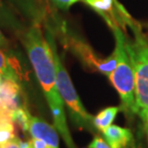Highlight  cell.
<instances>
[{"label": "cell", "mask_w": 148, "mask_h": 148, "mask_svg": "<svg viewBox=\"0 0 148 148\" xmlns=\"http://www.w3.org/2000/svg\"><path fill=\"white\" fill-rule=\"evenodd\" d=\"M144 122V126H145V130H146V133H147V136H148V115L146 116L145 119L143 120Z\"/></svg>", "instance_id": "d6986e66"}, {"label": "cell", "mask_w": 148, "mask_h": 148, "mask_svg": "<svg viewBox=\"0 0 148 148\" xmlns=\"http://www.w3.org/2000/svg\"><path fill=\"white\" fill-rule=\"evenodd\" d=\"M16 137L12 119H0V146L13 141Z\"/></svg>", "instance_id": "7c38bea8"}, {"label": "cell", "mask_w": 148, "mask_h": 148, "mask_svg": "<svg viewBox=\"0 0 148 148\" xmlns=\"http://www.w3.org/2000/svg\"><path fill=\"white\" fill-rule=\"evenodd\" d=\"M32 115L28 112L27 108L25 106L17 108L12 112L11 119L13 123L16 124V126L19 130H21L23 133H28L29 128H30V122H31Z\"/></svg>", "instance_id": "8fae6325"}, {"label": "cell", "mask_w": 148, "mask_h": 148, "mask_svg": "<svg viewBox=\"0 0 148 148\" xmlns=\"http://www.w3.org/2000/svg\"><path fill=\"white\" fill-rule=\"evenodd\" d=\"M111 28L115 38L114 52L116 53L117 62L114 69L109 76V79L119 94L122 109L127 114H138L135 74L126 49L127 40L117 24L112 25Z\"/></svg>", "instance_id": "7a4b0ae2"}, {"label": "cell", "mask_w": 148, "mask_h": 148, "mask_svg": "<svg viewBox=\"0 0 148 148\" xmlns=\"http://www.w3.org/2000/svg\"><path fill=\"white\" fill-rule=\"evenodd\" d=\"M29 133L33 138L43 140L50 146L59 147L58 131L40 117H31Z\"/></svg>", "instance_id": "52a82bcc"}, {"label": "cell", "mask_w": 148, "mask_h": 148, "mask_svg": "<svg viewBox=\"0 0 148 148\" xmlns=\"http://www.w3.org/2000/svg\"><path fill=\"white\" fill-rule=\"evenodd\" d=\"M104 140L112 148H136L130 129L112 125L103 133Z\"/></svg>", "instance_id": "ba28073f"}, {"label": "cell", "mask_w": 148, "mask_h": 148, "mask_svg": "<svg viewBox=\"0 0 148 148\" xmlns=\"http://www.w3.org/2000/svg\"><path fill=\"white\" fill-rule=\"evenodd\" d=\"M56 6H58L59 8L63 9V10H66L70 6H72L75 3L82 1V0H51Z\"/></svg>", "instance_id": "5bb4252c"}, {"label": "cell", "mask_w": 148, "mask_h": 148, "mask_svg": "<svg viewBox=\"0 0 148 148\" xmlns=\"http://www.w3.org/2000/svg\"><path fill=\"white\" fill-rule=\"evenodd\" d=\"M3 79H4V78H3V76L1 75V74H0V84H1V83H2Z\"/></svg>", "instance_id": "44dd1931"}, {"label": "cell", "mask_w": 148, "mask_h": 148, "mask_svg": "<svg viewBox=\"0 0 148 148\" xmlns=\"http://www.w3.org/2000/svg\"><path fill=\"white\" fill-rule=\"evenodd\" d=\"M119 107H108L101 111L94 117V125L97 131L102 134L112 124L117 112H119Z\"/></svg>", "instance_id": "30bf717a"}, {"label": "cell", "mask_w": 148, "mask_h": 148, "mask_svg": "<svg viewBox=\"0 0 148 148\" xmlns=\"http://www.w3.org/2000/svg\"><path fill=\"white\" fill-rule=\"evenodd\" d=\"M30 141L32 144V148H59V147H55V146H50L44 143L43 140H38V138H33L32 140H30Z\"/></svg>", "instance_id": "9a60e30c"}, {"label": "cell", "mask_w": 148, "mask_h": 148, "mask_svg": "<svg viewBox=\"0 0 148 148\" xmlns=\"http://www.w3.org/2000/svg\"><path fill=\"white\" fill-rule=\"evenodd\" d=\"M0 74L3 76V78L12 79L16 82H19L21 78L20 67L16 59L8 57L1 49H0Z\"/></svg>", "instance_id": "9c48e42d"}, {"label": "cell", "mask_w": 148, "mask_h": 148, "mask_svg": "<svg viewBox=\"0 0 148 148\" xmlns=\"http://www.w3.org/2000/svg\"><path fill=\"white\" fill-rule=\"evenodd\" d=\"M3 10H4V8H3V4H2V1L0 0V14H2Z\"/></svg>", "instance_id": "ffe728a7"}, {"label": "cell", "mask_w": 148, "mask_h": 148, "mask_svg": "<svg viewBox=\"0 0 148 148\" xmlns=\"http://www.w3.org/2000/svg\"><path fill=\"white\" fill-rule=\"evenodd\" d=\"M88 148H112V147L109 145L104 138H102L101 137L96 135L93 138L92 141L88 144Z\"/></svg>", "instance_id": "4fadbf2b"}, {"label": "cell", "mask_w": 148, "mask_h": 148, "mask_svg": "<svg viewBox=\"0 0 148 148\" xmlns=\"http://www.w3.org/2000/svg\"><path fill=\"white\" fill-rule=\"evenodd\" d=\"M134 34L133 41H126V49L135 74L138 114L144 120L148 115V41L132 19L126 20Z\"/></svg>", "instance_id": "3957f363"}, {"label": "cell", "mask_w": 148, "mask_h": 148, "mask_svg": "<svg viewBox=\"0 0 148 148\" xmlns=\"http://www.w3.org/2000/svg\"><path fill=\"white\" fill-rule=\"evenodd\" d=\"M47 40L51 47L53 58H54L55 69H56V83L57 88L63 98L64 104L69 108L70 118L74 124L80 129L88 130L90 133L98 132L94 125V117L90 114L82 104L80 97L77 94L72 81L67 73L64 64L62 63L60 56L58 54L54 38L51 34H47Z\"/></svg>", "instance_id": "277c9868"}, {"label": "cell", "mask_w": 148, "mask_h": 148, "mask_svg": "<svg viewBox=\"0 0 148 148\" xmlns=\"http://www.w3.org/2000/svg\"><path fill=\"white\" fill-rule=\"evenodd\" d=\"M66 41L69 48L88 69L99 71L100 73L109 77L116 66V53L114 52V50L112 54L109 57L99 58L87 43H85L79 38L67 37L66 38Z\"/></svg>", "instance_id": "5b68a950"}, {"label": "cell", "mask_w": 148, "mask_h": 148, "mask_svg": "<svg viewBox=\"0 0 148 148\" xmlns=\"http://www.w3.org/2000/svg\"><path fill=\"white\" fill-rule=\"evenodd\" d=\"M0 148H19V147H18V144H17V143L16 141V138H14L13 141H11V143H8L4 144V145L0 146Z\"/></svg>", "instance_id": "ac0fdd59"}, {"label": "cell", "mask_w": 148, "mask_h": 148, "mask_svg": "<svg viewBox=\"0 0 148 148\" xmlns=\"http://www.w3.org/2000/svg\"><path fill=\"white\" fill-rule=\"evenodd\" d=\"M16 141L17 143V144H18L19 148H32V144L30 140L24 141V140H20L18 137H16Z\"/></svg>", "instance_id": "2e32d148"}, {"label": "cell", "mask_w": 148, "mask_h": 148, "mask_svg": "<svg viewBox=\"0 0 148 148\" xmlns=\"http://www.w3.org/2000/svg\"><path fill=\"white\" fill-rule=\"evenodd\" d=\"M24 42L28 57L49 105L54 127L67 148H77L67 126L64 102L57 88L54 58L48 40L43 37L40 27L34 25L26 34Z\"/></svg>", "instance_id": "6da1fadb"}, {"label": "cell", "mask_w": 148, "mask_h": 148, "mask_svg": "<svg viewBox=\"0 0 148 148\" xmlns=\"http://www.w3.org/2000/svg\"><path fill=\"white\" fill-rule=\"evenodd\" d=\"M9 42L7 40V38H5V36L3 35V33L0 31V47H3V48H6L8 47Z\"/></svg>", "instance_id": "e0dca14e"}, {"label": "cell", "mask_w": 148, "mask_h": 148, "mask_svg": "<svg viewBox=\"0 0 148 148\" xmlns=\"http://www.w3.org/2000/svg\"><path fill=\"white\" fill-rule=\"evenodd\" d=\"M22 106L24 105L19 83L4 78L0 84V117L11 119L12 112Z\"/></svg>", "instance_id": "8992f818"}]
</instances>
